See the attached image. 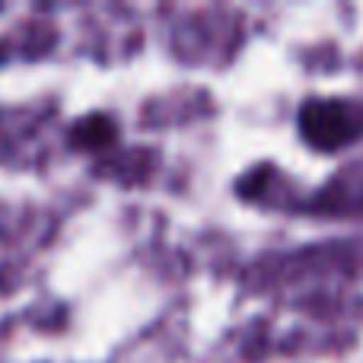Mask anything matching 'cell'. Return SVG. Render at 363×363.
I'll return each instance as SVG.
<instances>
[{
	"label": "cell",
	"instance_id": "cell-1",
	"mask_svg": "<svg viewBox=\"0 0 363 363\" xmlns=\"http://www.w3.org/2000/svg\"><path fill=\"white\" fill-rule=\"evenodd\" d=\"M300 134L319 150H338L360 138V121L347 102L313 99L300 108Z\"/></svg>",
	"mask_w": 363,
	"mask_h": 363
},
{
	"label": "cell",
	"instance_id": "cell-2",
	"mask_svg": "<svg viewBox=\"0 0 363 363\" xmlns=\"http://www.w3.org/2000/svg\"><path fill=\"white\" fill-rule=\"evenodd\" d=\"M115 140H118V121L106 112H89L83 118H77L74 128H70V144L77 150H106Z\"/></svg>",
	"mask_w": 363,
	"mask_h": 363
}]
</instances>
